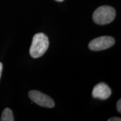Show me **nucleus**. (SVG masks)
Instances as JSON below:
<instances>
[{"label": "nucleus", "mask_w": 121, "mask_h": 121, "mask_svg": "<svg viewBox=\"0 0 121 121\" xmlns=\"http://www.w3.org/2000/svg\"><path fill=\"white\" fill-rule=\"evenodd\" d=\"M49 47V40L46 35L39 33L33 38L29 52L30 56L34 58L40 57L47 51Z\"/></svg>", "instance_id": "1"}, {"label": "nucleus", "mask_w": 121, "mask_h": 121, "mask_svg": "<svg viewBox=\"0 0 121 121\" xmlns=\"http://www.w3.org/2000/svg\"><path fill=\"white\" fill-rule=\"evenodd\" d=\"M116 10L109 6H102L94 12V22L98 25H105L112 22L116 17Z\"/></svg>", "instance_id": "2"}, {"label": "nucleus", "mask_w": 121, "mask_h": 121, "mask_svg": "<svg viewBox=\"0 0 121 121\" xmlns=\"http://www.w3.org/2000/svg\"><path fill=\"white\" fill-rule=\"evenodd\" d=\"M115 40L109 36H103L94 39L89 44V49L94 51H103L112 47Z\"/></svg>", "instance_id": "3"}, {"label": "nucleus", "mask_w": 121, "mask_h": 121, "mask_svg": "<svg viewBox=\"0 0 121 121\" xmlns=\"http://www.w3.org/2000/svg\"><path fill=\"white\" fill-rule=\"evenodd\" d=\"M29 97L33 102L41 107L51 108L54 106V102L52 98L39 91H30Z\"/></svg>", "instance_id": "4"}, {"label": "nucleus", "mask_w": 121, "mask_h": 121, "mask_svg": "<svg viewBox=\"0 0 121 121\" xmlns=\"http://www.w3.org/2000/svg\"><path fill=\"white\" fill-rule=\"evenodd\" d=\"M111 94V89L108 85L102 82L95 86L92 91V96L94 98L105 100L109 97Z\"/></svg>", "instance_id": "5"}, {"label": "nucleus", "mask_w": 121, "mask_h": 121, "mask_svg": "<svg viewBox=\"0 0 121 121\" xmlns=\"http://www.w3.org/2000/svg\"><path fill=\"white\" fill-rule=\"evenodd\" d=\"M1 121H13V113L12 110L10 108H6L3 110L1 118Z\"/></svg>", "instance_id": "6"}, {"label": "nucleus", "mask_w": 121, "mask_h": 121, "mask_svg": "<svg viewBox=\"0 0 121 121\" xmlns=\"http://www.w3.org/2000/svg\"><path fill=\"white\" fill-rule=\"evenodd\" d=\"M117 109L119 113H121V99H120L117 102Z\"/></svg>", "instance_id": "7"}, {"label": "nucleus", "mask_w": 121, "mask_h": 121, "mask_svg": "<svg viewBox=\"0 0 121 121\" xmlns=\"http://www.w3.org/2000/svg\"><path fill=\"white\" fill-rule=\"evenodd\" d=\"M121 121V118L117 117L110 118L108 119V121Z\"/></svg>", "instance_id": "8"}, {"label": "nucleus", "mask_w": 121, "mask_h": 121, "mask_svg": "<svg viewBox=\"0 0 121 121\" xmlns=\"http://www.w3.org/2000/svg\"><path fill=\"white\" fill-rule=\"evenodd\" d=\"M2 68H3V65H2V63H1V62H0V78H1V73H2Z\"/></svg>", "instance_id": "9"}, {"label": "nucleus", "mask_w": 121, "mask_h": 121, "mask_svg": "<svg viewBox=\"0 0 121 121\" xmlns=\"http://www.w3.org/2000/svg\"><path fill=\"white\" fill-rule=\"evenodd\" d=\"M56 1H58V2H62L63 0H56Z\"/></svg>", "instance_id": "10"}]
</instances>
